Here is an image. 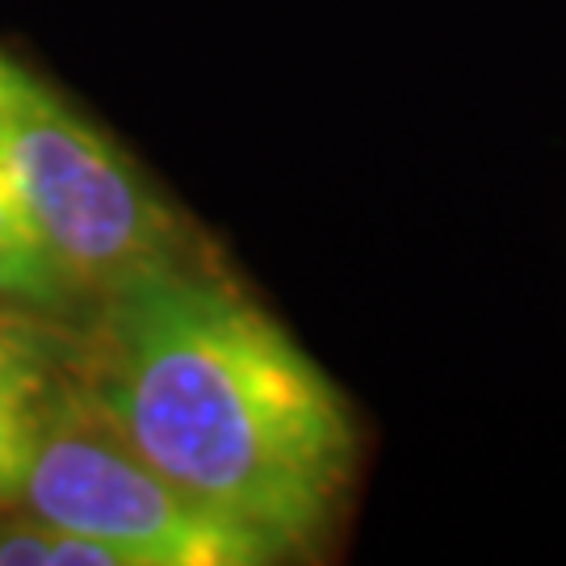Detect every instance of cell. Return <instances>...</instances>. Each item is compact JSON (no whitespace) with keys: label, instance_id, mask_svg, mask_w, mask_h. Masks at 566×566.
Masks as SVG:
<instances>
[{"label":"cell","instance_id":"cell-6","mask_svg":"<svg viewBox=\"0 0 566 566\" xmlns=\"http://www.w3.org/2000/svg\"><path fill=\"white\" fill-rule=\"evenodd\" d=\"M0 566H135L122 549L67 533L60 525L0 528Z\"/></svg>","mask_w":566,"mask_h":566},{"label":"cell","instance_id":"cell-2","mask_svg":"<svg viewBox=\"0 0 566 566\" xmlns=\"http://www.w3.org/2000/svg\"><path fill=\"white\" fill-rule=\"evenodd\" d=\"M0 185L88 294L185 252L177 219L130 160L9 55H0Z\"/></svg>","mask_w":566,"mask_h":566},{"label":"cell","instance_id":"cell-3","mask_svg":"<svg viewBox=\"0 0 566 566\" xmlns=\"http://www.w3.org/2000/svg\"><path fill=\"white\" fill-rule=\"evenodd\" d=\"M21 500L34 521L105 542L135 566H261L285 558L256 528L227 521L168 483L109 424L81 378L55 374L42 399Z\"/></svg>","mask_w":566,"mask_h":566},{"label":"cell","instance_id":"cell-1","mask_svg":"<svg viewBox=\"0 0 566 566\" xmlns=\"http://www.w3.org/2000/svg\"><path fill=\"white\" fill-rule=\"evenodd\" d=\"M97 298L81 382L109 424L189 500L282 554L311 546L357 465L332 378L240 285L185 252Z\"/></svg>","mask_w":566,"mask_h":566},{"label":"cell","instance_id":"cell-5","mask_svg":"<svg viewBox=\"0 0 566 566\" xmlns=\"http://www.w3.org/2000/svg\"><path fill=\"white\" fill-rule=\"evenodd\" d=\"M88 298L72 269L51 252L18 198L0 185V306L25 315H67Z\"/></svg>","mask_w":566,"mask_h":566},{"label":"cell","instance_id":"cell-4","mask_svg":"<svg viewBox=\"0 0 566 566\" xmlns=\"http://www.w3.org/2000/svg\"><path fill=\"white\" fill-rule=\"evenodd\" d=\"M55 374V336L34 315L0 306V504L21 500L39 411Z\"/></svg>","mask_w":566,"mask_h":566}]
</instances>
